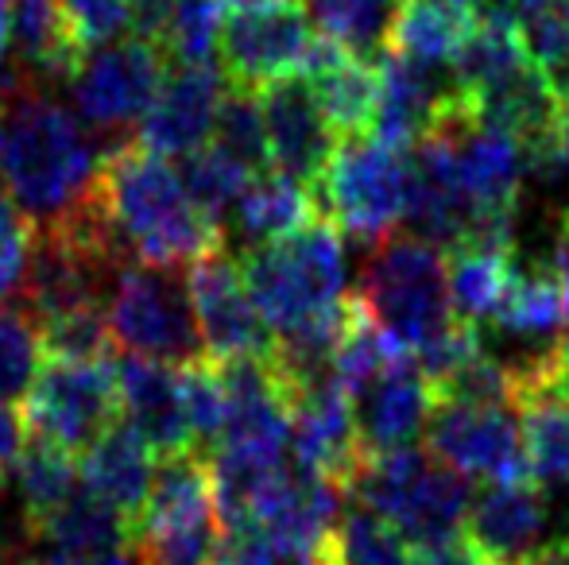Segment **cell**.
<instances>
[{"label": "cell", "mask_w": 569, "mask_h": 565, "mask_svg": "<svg viewBox=\"0 0 569 565\" xmlns=\"http://www.w3.org/2000/svg\"><path fill=\"white\" fill-rule=\"evenodd\" d=\"M0 121H4V194L36 221L59 225L82 210L93 194L98 163L78 117L39 90L28 70L12 67L0 78Z\"/></svg>", "instance_id": "obj_1"}, {"label": "cell", "mask_w": 569, "mask_h": 565, "mask_svg": "<svg viewBox=\"0 0 569 565\" xmlns=\"http://www.w3.org/2000/svg\"><path fill=\"white\" fill-rule=\"evenodd\" d=\"M93 202L113 229L128 264L174 268L221 249L226 233L198 213L182 179L140 140H120L101 155Z\"/></svg>", "instance_id": "obj_2"}, {"label": "cell", "mask_w": 569, "mask_h": 565, "mask_svg": "<svg viewBox=\"0 0 569 565\" xmlns=\"http://www.w3.org/2000/svg\"><path fill=\"white\" fill-rule=\"evenodd\" d=\"M240 275L276 337L299 333L349 302L345 294V233L318 213L291 236L240 252Z\"/></svg>", "instance_id": "obj_3"}, {"label": "cell", "mask_w": 569, "mask_h": 565, "mask_svg": "<svg viewBox=\"0 0 569 565\" xmlns=\"http://www.w3.org/2000/svg\"><path fill=\"white\" fill-rule=\"evenodd\" d=\"M349 496L388 519L411 543L415 554H435L461 543L469 527L472 484L435 453L415 445L388 453H365Z\"/></svg>", "instance_id": "obj_4"}, {"label": "cell", "mask_w": 569, "mask_h": 565, "mask_svg": "<svg viewBox=\"0 0 569 565\" xmlns=\"http://www.w3.org/2000/svg\"><path fill=\"white\" fill-rule=\"evenodd\" d=\"M352 299L391 345L411 356L450 330L457 317L450 299V260L438 244L415 233H391L376 244Z\"/></svg>", "instance_id": "obj_5"}, {"label": "cell", "mask_w": 569, "mask_h": 565, "mask_svg": "<svg viewBox=\"0 0 569 565\" xmlns=\"http://www.w3.org/2000/svg\"><path fill=\"white\" fill-rule=\"evenodd\" d=\"M315 198L322 218H330L345 236L376 249L407 213V151L372 137L341 140Z\"/></svg>", "instance_id": "obj_6"}, {"label": "cell", "mask_w": 569, "mask_h": 565, "mask_svg": "<svg viewBox=\"0 0 569 565\" xmlns=\"http://www.w3.org/2000/svg\"><path fill=\"white\" fill-rule=\"evenodd\" d=\"M106 317L113 345L128 356H151L163 364H190L206 356L194 299L174 268L128 264L113 283Z\"/></svg>", "instance_id": "obj_7"}, {"label": "cell", "mask_w": 569, "mask_h": 565, "mask_svg": "<svg viewBox=\"0 0 569 565\" xmlns=\"http://www.w3.org/2000/svg\"><path fill=\"white\" fill-rule=\"evenodd\" d=\"M16 407H20L28 437L70 453H86L120 418L117 364L109 356H98V361L47 356Z\"/></svg>", "instance_id": "obj_8"}, {"label": "cell", "mask_w": 569, "mask_h": 565, "mask_svg": "<svg viewBox=\"0 0 569 565\" xmlns=\"http://www.w3.org/2000/svg\"><path fill=\"white\" fill-rule=\"evenodd\" d=\"M167 54L143 39H120V43L93 47L82 59L78 74L70 78L78 117L106 140H136L143 113L163 85Z\"/></svg>", "instance_id": "obj_9"}, {"label": "cell", "mask_w": 569, "mask_h": 565, "mask_svg": "<svg viewBox=\"0 0 569 565\" xmlns=\"http://www.w3.org/2000/svg\"><path fill=\"white\" fill-rule=\"evenodd\" d=\"M315 39L302 0L237 8L221 28V70L240 90H263L283 74H299Z\"/></svg>", "instance_id": "obj_10"}, {"label": "cell", "mask_w": 569, "mask_h": 565, "mask_svg": "<svg viewBox=\"0 0 569 565\" xmlns=\"http://www.w3.org/2000/svg\"><path fill=\"white\" fill-rule=\"evenodd\" d=\"M511 411L516 407L435 403L427 418V450L469 481H523L531 473H527L523 430L516 426Z\"/></svg>", "instance_id": "obj_11"}, {"label": "cell", "mask_w": 569, "mask_h": 565, "mask_svg": "<svg viewBox=\"0 0 569 565\" xmlns=\"http://www.w3.org/2000/svg\"><path fill=\"white\" fill-rule=\"evenodd\" d=\"M190 299H194L198 333L206 356L237 361V356H268L276 349V333L256 310L252 294L240 275V260L221 244L190 264Z\"/></svg>", "instance_id": "obj_12"}, {"label": "cell", "mask_w": 569, "mask_h": 565, "mask_svg": "<svg viewBox=\"0 0 569 565\" xmlns=\"http://www.w3.org/2000/svg\"><path fill=\"white\" fill-rule=\"evenodd\" d=\"M256 98H260L263 129H268L271 167L315 190L341 140L318 105L315 85L302 74H283L256 90Z\"/></svg>", "instance_id": "obj_13"}, {"label": "cell", "mask_w": 569, "mask_h": 565, "mask_svg": "<svg viewBox=\"0 0 569 565\" xmlns=\"http://www.w3.org/2000/svg\"><path fill=\"white\" fill-rule=\"evenodd\" d=\"M547 496L539 481L488 484L472 496L465 538L488 565H539L547 551Z\"/></svg>", "instance_id": "obj_14"}, {"label": "cell", "mask_w": 569, "mask_h": 565, "mask_svg": "<svg viewBox=\"0 0 569 565\" xmlns=\"http://www.w3.org/2000/svg\"><path fill=\"white\" fill-rule=\"evenodd\" d=\"M226 70L198 62V67H171L159 85L156 101L143 113L136 140L156 155H190L213 137V121L226 101Z\"/></svg>", "instance_id": "obj_15"}, {"label": "cell", "mask_w": 569, "mask_h": 565, "mask_svg": "<svg viewBox=\"0 0 569 565\" xmlns=\"http://www.w3.org/2000/svg\"><path fill=\"white\" fill-rule=\"evenodd\" d=\"M352 411H357V434L365 453H388L411 445L427 430L435 395L415 356L396 353L352 395Z\"/></svg>", "instance_id": "obj_16"}, {"label": "cell", "mask_w": 569, "mask_h": 565, "mask_svg": "<svg viewBox=\"0 0 569 565\" xmlns=\"http://www.w3.org/2000/svg\"><path fill=\"white\" fill-rule=\"evenodd\" d=\"M117 384L120 418L148 442V450L159 461L198 453L187 407H182L179 364L151 361V356H124L117 364Z\"/></svg>", "instance_id": "obj_17"}, {"label": "cell", "mask_w": 569, "mask_h": 565, "mask_svg": "<svg viewBox=\"0 0 569 565\" xmlns=\"http://www.w3.org/2000/svg\"><path fill=\"white\" fill-rule=\"evenodd\" d=\"M299 74L315 85L318 105L341 140L372 137L376 109H380V59H365L318 31Z\"/></svg>", "instance_id": "obj_18"}, {"label": "cell", "mask_w": 569, "mask_h": 565, "mask_svg": "<svg viewBox=\"0 0 569 565\" xmlns=\"http://www.w3.org/2000/svg\"><path fill=\"white\" fill-rule=\"evenodd\" d=\"M16 67L36 82H70L90 51L70 20L67 0H16L12 4Z\"/></svg>", "instance_id": "obj_19"}, {"label": "cell", "mask_w": 569, "mask_h": 565, "mask_svg": "<svg viewBox=\"0 0 569 565\" xmlns=\"http://www.w3.org/2000/svg\"><path fill=\"white\" fill-rule=\"evenodd\" d=\"M82 484L101 496L106 504H113L128 523L140 515L143 500L156 481V453L148 450L140 434L132 426H109L90 450L78 461Z\"/></svg>", "instance_id": "obj_20"}, {"label": "cell", "mask_w": 569, "mask_h": 565, "mask_svg": "<svg viewBox=\"0 0 569 565\" xmlns=\"http://www.w3.org/2000/svg\"><path fill=\"white\" fill-rule=\"evenodd\" d=\"M318 213L322 210H318L315 190L271 167V171L252 174L240 198L232 202V233L244 241V249H256V244L291 236L295 229L315 221Z\"/></svg>", "instance_id": "obj_21"}, {"label": "cell", "mask_w": 569, "mask_h": 565, "mask_svg": "<svg viewBox=\"0 0 569 565\" xmlns=\"http://www.w3.org/2000/svg\"><path fill=\"white\" fill-rule=\"evenodd\" d=\"M28 535L36 543L54 546L59 554L101 558V554H113L120 546H128V519L113 504L93 496L86 484H78L74 496L62 507H54L47 519H39L36 527H28Z\"/></svg>", "instance_id": "obj_22"}, {"label": "cell", "mask_w": 569, "mask_h": 565, "mask_svg": "<svg viewBox=\"0 0 569 565\" xmlns=\"http://www.w3.org/2000/svg\"><path fill=\"white\" fill-rule=\"evenodd\" d=\"M469 8L450 0H407L391 28L388 51L419 62H450L469 36Z\"/></svg>", "instance_id": "obj_23"}, {"label": "cell", "mask_w": 569, "mask_h": 565, "mask_svg": "<svg viewBox=\"0 0 569 565\" xmlns=\"http://www.w3.org/2000/svg\"><path fill=\"white\" fill-rule=\"evenodd\" d=\"M318 565H422L403 535L368 507H352L326 535Z\"/></svg>", "instance_id": "obj_24"}, {"label": "cell", "mask_w": 569, "mask_h": 565, "mask_svg": "<svg viewBox=\"0 0 569 565\" xmlns=\"http://www.w3.org/2000/svg\"><path fill=\"white\" fill-rule=\"evenodd\" d=\"M16 488L23 500V519L36 527L39 519L62 507L78 492V461L70 450H59L51 442L28 437V445L16 457Z\"/></svg>", "instance_id": "obj_25"}, {"label": "cell", "mask_w": 569, "mask_h": 565, "mask_svg": "<svg viewBox=\"0 0 569 565\" xmlns=\"http://www.w3.org/2000/svg\"><path fill=\"white\" fill-rule=\"evenodd\" d=\"M516 23L527 59L569 105V0H516Z\"/></svg>", "instance_id": "obj_26"}, {"label": "cell", "mask_w": 569, "mask_h": 565, "mask_svg": "<svg viewBox=\"0 0 569 565\" xmlns=\"http://www.w3.org/2000/svg\"><path fill=\"white\" fill-rule=\"evenodd\" d=\"M403 8L407 0H310L318 31L365 59H380L388 51L391 28Z\"/></svg>", "instance_id": "obj_27"}, {"label": "cell", "mask_w": 569, "mask_h": 565, "mask_svg": "<svg viewBox=\"0 0 569 565\" xmlns=\"http://www.w3.org/2000/svg\"><path fill=\"white\" fill-rule=\"evenodd\" d=\"M569 302L550 268H527L511 275L492 322L508 333H558L566 325Z\"/></svg>", "instance_id": "obj_28"}, {"label": "cell", "mask_w": 569, "mask_h": 565, "mask_svg": "<svg viewBox=\"0 0 569 565\" xmlns=\"http://www.w3.org/2000/svg\"><path fill=\"white\" fill-rule=\"evenodd\" d=\"M516 275L511 252H450V299L453 314L469 322H485L496 314L503 291Z\"/></svg>", "instance_id": "obj_29"}, {"label": "cell", "mask_w": 569, "mask_h": 565, "mask_svg": "<svg viewBox=\"0 0 569 565\" xmlns=\"http://www.w3.org/2000/svg\"><path fill=\"white\" fill-rule=\"evenodd\" d=\"M182 186H187L190 202L198 205V213H202L210 225H218L221 233H226V213L232 210V202L240 198V190L248 186V179H252V171L248 167H240L237 159L226 155L221 148H213V143H202L198 151H190V155H182Z\"/></svg>", "instance_id": "obj_30"}, {"label": "cell", "mask_w": 569, "mask_h": 565, "mask_svg": "<svg viewBox=\"0 0 569 565\" xmlns=\"http://www.w3.org/2000/svg\"><path fill=\"white\" fill-rule=\"evenodd\" d=\"M226 0H171L159 51L171 67H198L213 59V47L226 28Z\"/></svg>", "instance_id": "obj_31"}, {"label": "cell", "mask_w": 569, "mask_h": 565, "mask_svg": "<svg viewBox=\"0 0 569 565\" xmlns=\"http://www.w3.org/2000/svg\"><path fill=\"white\" fill-rule=\"evenodd\" d=\"M210 143L237 159L240 167H248L252 174L271 171L268 129H263V113H260L256 90H240V85L229 82L226 101H221V109H218V121H213Z\"/></svg>", "instance_id": "obj_32"}, {"label": "cell", "mask_w": 569, "mask_h": 565, "mask_svg": "<svg viewBox=\"0 0 569 565\" xmlns=\"http://www.w3.org/2000/svg\"><path fill=\"white\" fill-rule=\"evenodd\" d=\"M179 387H182V407L190 418V434H194V450L202 457H210L226 437V418H229V395L221 384V372L213 356L202 361L179 364Z\"/></svg>", "instance_id": "obj_33"}, {"label": "cell", "mask_w": 569, "mask_h": 565, "mask_svg": "<svg viewBox=\"0 0 569 565\" xmlns=\"http://www.w3.org/2000/svg\"><path fill=\"white\" fill-rule=\"evenodd\" d=\"M43 364V337L28 310L0 302V403H20Z\"/></svg>", "instance_id": "obj_34"}, {"label": "cell", "mask_w": 569, "mask_h": 565, "mask_svg": "<svg viewBox=\"0 0 569 565\" xmlns=\"http://www.w3.org/2000/svg\"><path fill=\"white\" fill-rule=\"evenodd\" d=\"M31 252H36V221L8 194H0V302H8L28 283Z\"/></svg>", "instance_id": "obj_35"}, {"label": "cell", "mask_w": 569, "mask_h": 565, "mask_svg": "<svg viewBox=\"0 0 569 565\" xmlns=\"http://www.w3.org/2000/svg\"><path fill=\"white\" fill-rule=\"evenodd\" d=\"M287 558L291 554L279 551L260 523H240V527L221 531V543L210 565H283Z\"/></svg>", "instance_id": "obj_36"}, {"label": "cell", "mask_w": 569, "mask_h": 565, "mask_svg": "<svg viewBox=\"0 0 569 565\" xmlns=\"http://www.w3.org/2000/svg\"><path fill=\"white\" fill-rule=\"evenodd\" d=\"M67 8L86 51L113 43L128 28V0H67Z\"/></svg>", "instance_id": "obj_37"}, {"label": "cell", "mask_w": 569, "mask_h": 565, "mask_svg": "<svg viewBox=\"0 0 569 565\" xmlns=\"http://www.w3.org/2000/svg\"><path fill=\"white\" fill-rule=\"evenodd\" d=\"M23 445H28V430H23L20 407L0 403V473L16 465V457H20Z\"/></svg>", "instance_id": "obj_38"}, {"label": "cell", "mask_w": 569, "mask_h": 565, "mask_svg": "<svg viewBox=\"0 0 569 565\" xmlns=\"http://www.w3.org/2000/svg\"><path fill=\"white\" fill-rule=\"evenodd\" d=\"M550 272L558 275V283H562V291H566V302H569V205L562 210V218H558V233H555V264H550Z\"/></svg>", "instance_id": "obj_39"}, {"label": "cell", "mask_w": 569, "mask_h": 565, "mask_svg": "<svg viewBox=\"0 0 569 565\" xmlns=\"http://www.w3.org/2000/svg\"><path fill=\"white\" fill-rule=\"evenodd\" d=\"M539 565H569V535L555 538V543H550L547 551H542Z\"/></svg>", "instance_id": "obj_40"}, {"label": "cell", "mask_w": 569, "mask_h": 565, "mask_svg": "<svg viewBox=\"0 0 569 565\" xmlns=\"http://www.w3.org/2000/svg\"><path fill=\"white\" fill-rule=\"evenodd\" d=\"M12 565H86L82 558H74V554H47V558H20V562H12Z\"/></svg>", "instance_id": "obj_41"}, {"label": "cell", "mask_w": 569, "mask_h": 565, "mask_svg": "<svg viewBox=\"0 0 569 565\" xmlns=\"http://www.w3.org/2000/svg\"><path fill=\"white\" fill-rule=\"evenodd\" d=\"M8 31H12V0H0V59H4Z\"/></svg>", "instance_id": "obj_42"}, {"label": "cell", "mask_w": 569, "mask_h": 565, "mask_svg": "<svg viewBox=\"0 0 569 565\" xmlns=\"http://www.w3.org/2000/svg\"><path fill=\"white\" fill-rule=\"evenodd\" d=\"M555 349H558V369H562V384L569 387V325H566V333L555 341Z\"/></svg>", "instance_id": "obj_43"}, {"label": "cell", "mask_w": 569, "mask_h": 565, "mask_svg": "<svg viewBox=\"0 0 569 565\" xmlns=\"http://www.w3.org/2000/svg\"><path fill=\"white\" fill-rule=\"evenodd\" d=\"M558 143H562L566 159H569V105H562V113H558V129H555Z\"/></svg>", "instance_id": "obj_44"}, {"label": "cell", "mask_w": 569, "mask_h": 565, "mask_svg": "<svg viewBox=\"0 0 569 565\" xmlns=\"http://www.w3.org/2000/svg\"><path fill=\"white\" fill-rule=\"evenodd\" d=\"M93 565H132V562H128L120 551H113V554H101V558H93Z\"/></svg>", "instance_id": "obj_45"}, {"label": "cell", "mask_w": 569, "mask_h": 565, "mask_svg": "<svg viewBox=\"0 0 569 565\" xmlns=\"http://www.w3.org/2000/svg\"><path fill=\"white\" fill-rule=\"evenodd\" d=\"M232 8H256V4H271V0H226Z\"/></svg>", "instance_id": "obj_46"}, {"label": "cell", "mask_w": 569, "mask_h": 565, "mask_svg": "<svg viewBox=\"0 0 569 565\" xmlns=\"http://www.w3.org/2000/svg\"><path fill=\"white\" fill-rule=\"evenodd\" d=\"M0 151H4V121H0Z\"/></svg>", "instance_id": "obj_47"}]
</instances>
